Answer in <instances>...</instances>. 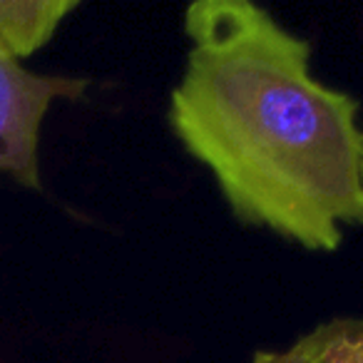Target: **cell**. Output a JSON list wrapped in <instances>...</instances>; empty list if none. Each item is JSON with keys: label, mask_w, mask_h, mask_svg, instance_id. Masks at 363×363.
Returning a JSON list of instances; mask_svg holds the SVG:
<instances>
[{"label": "cell", "mask_w": 363, "mask_h": 363, "mask_svg": "<svg viewBox=\"0 0 363 363\" xmlns=\"http://www.w3.org/2000/svg\"><path fill=\"white\" fill-rule=\"evenodd\" d=\"M252 363H363V318H333L284 351H257Z\"/></svg>", "instance_id": "obj_4"}, {"label": "cell", "mask_w": 363, "mask_h": 363, "mask_svg": "<svg viewBox=\"0 0 363 363\" xmlns=\"http://www.w3.org/2000/svg\"><path fill=\"white\" fill-rule=\"evenodd\" d=\"M82 77L38 75L0 50V174L40 189V127L55 100H80Z\"/></svg>", "instance_id": "obj_2"}, {"label": "cell", "mask_w": 363, "mask_h": 363, "mask_svg": "<svg viewBox=\"0 0 363 363\" xmlns=\"http://www.w3.org/2000/svg\"><path fill=\"white\" fill-rule=\"evenodd\" d=\"M169 127L232 214L311 252L363 224L358 100L311 75V45L252 0H199Z\"/></svg>", "instance_id": "obj_1"}, {"label": "cell", "mask_w": 363, "mask_h": 363, "mask_svg": "<svg viewBox=\"0 0 363 363\" xmlns=\"http://www.w3.org/2000/svg\"><path fill=\"white\" fill-rule=\"evenodd\" d=\"M77 6V0H0V50L21 62L40 50Z\"/></svg>", "instance_id": "obj_3"}]
</instances>
